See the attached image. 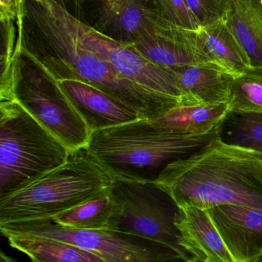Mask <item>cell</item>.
Listing matches in <instances>:
<instances>
[{"mask_svg":"<svg viewBox=\"0 0 262 262\" xmlns=\"http://www.w3.org/2000/svg\"><path fill=\"white\" fill-rule=\"evenodd\" d=\"M156 2L159 13L168 22L185 30H200V26L187 7L185 0H156Z\"/></svg>","mask_w":262,"mask_h":262,"instance_id":"obj_24","label":"cell"},{"mask_svg":"<svg viewBox=\"0 0 262 262\" xmlns=\"http://www.w3.org/2000/svg\"><path fill=\"white\" fill-rule=\"evenodd\" d=\"M58 4L63 7L67 11L74 15L76 17L80 19L82 13L83 0H55Z\"/></svg>","mask_w":262,"mask_h":262,"instance_id":"obj_26","label":"cell"},{"mask_svg":"<svg viewBox=\"0 0 262 262\" xmlns=\"http://www.w3.org/2000/svg\"><path fill=\"white\" fill-rule=\"evenodd\" d=\"M174 225L180 233L179 245L191 262H234L207 209L179 207Z\"/></svg>","mask_w":262,"mask_h":262,"instance_id":"obj_14","label":"cell"},{"mask_svg":"<svg viewBox=\"0 0 262 262\" xmlns=\"http://www.w3.org/2000/svg\"><path fill=\"white\" fill-rule=\"evenodd\" d=\"M70 152L17 100L0 101V199L60 166Z\"/></svg>","mask_w":262,"mask_h":262,"instance_id":"obj_5","label":"cell"},{"mask_svg":"<svg viewBox=\"0 0 262 262\" xmlns=\"http://www.w3.org/2000/svg\"><path fill=\"white\" fill-rule=\"evenodd\" d=\"M27 0H0L1 23L16 22L18 39H24Z\"/></svg>","mask_w":262,"mask_h":262,"instance_id":"obj_25","label":"cell"},{"mask_svg":"<svg viewBox=\"0 0 262 262\" xmlns=\"http://www.w3.org/2000/svg\"><path fill=\"white\" fill-rule=\"evenodd\" d=\"M219 138L262 155V113L230 110L219 125Z\"/></svg>","mask_w":262,"mask_h":262,"instance_id":"obj_20","label":"cell"},{"mask_svg":"<svg viewBox=\"0 0 262 262\" xmlns=\"http://www.w3.org/2000/svg\"><path fill=\"white\" fill-rule=\"evenodd\" d=\"M55 78L91 133L143 119L134 108L84 81Z\"/></svg>","mask_w":262,"mask_h":262,"instance_id":"obj_12","label":"cell"},{"mask_svg":"<svg viewBox=\"0 0 262 262\" xmlns=\"http://www.w3.org/2000/svg\"><path fill=\"white\" fill-rule=\"evenodd\" d=\"M58 23L85 50L108 64L122 77L147 90L179 99L182 93L170 69L153 63L131 44L113 39L61 7L55 0H39Z\"/></svg>","mask_w":262,"mask_h":262,"instance_id":"obj_9","label":"cell"},{"mask_svg":"<svg viewBox=\"0 0 262 262\" xmlns=\"http://www.w3.org/2000/svg\"><path fill=\"white\" fill-rule=\"evenodd\" d=\"M257 262H262V256H260V257H259L258 260H257Z\"/></svg>","mask_w":262,"mask_h":262,"instance_id":"obj_27","label":"cell"},{"mask_svg":"<svg viewBox=\"0 0 262 262\" xmlns=\"http://www.w3.org/2000/svg\"><path fill=\"white\" fill-rule=\"evenodd\" d=\"M229 102L232 111L262 113V69L231 76Z\"/></svg>","mask_w":262,"mask_h":262,"instance_id":"obj_22","label":"cell"},{"mask_svg":"<svg viewBox=\"0 0 262 262\" xmlns=\"http://www.w3.org/2000/svg\"><path fill=\"white\" fill-rule=\"evenodd\" d=\"M197 33L202 51L225 73L237 76L252 68L226 19L202 27Z\"/></svg>","mask_w":262,"mask_h":262,"instance_id":"obj_17","label":"cell"},{"mask_svg":"<svg viewBox=\"0 0 262 262\" xmlns=\"http://www.w3.org/2000/svg\"><path fill=\"white\" fill-rule=\"evenodd\" d=\"M12 248L35 262H104L96 254L52 237L30 234L4 236Z\"/></svg>","mask_w":262,"mask_h":262,"instance_id":"obj_19","label":"cell"},{"mask_svg":"<svg viewBox=\"0 0 262 262\" xmlns=\"http://www.w3.org/2000/svg\"><path fill=\"white\" fill-rule=\"evenodd\" d=\"M234 262H257L262 256V211L224 204L207 209Z\"/></svg>","mask_w":262,"mask_h":262,"instance_id":"obj_11","label":"cell"},{"mask_svg":"<svg viewBox=\"0 0 262 262\" xmlns=\"http://www.w3.org/2000/svg\"><path fill=\"white\" fill-rule=\"evenodd\" d=\"M26 19L50 50L42 60L56 78L84 81L151 119L182 103L179 99L155 93L122 77L111 67L81 46L53 17L39 0H27Z\"/></svg>","mask_w":262,"mask_h":262,"instance_id":"obj_2","label":"cell"},{"mask_svg":"<svg viewBox=\"0 0 262 262\" xmlns=\"http://www.w3.org/2000/svg\"><path fill=\"white\" fill-rule=\"evenodd\" d=\"M161 17L156 0H100L95 28L133 43L149 33Z\"/></svg>","mask_w":262,"mask_h":262,"instance_id":"obj_13","label":"cell"},{"mask_svg":"<svg viewBox=\"0 0 262 262\" xmlns=\"http://www.w3.org/2000/svg\"><path fill=\"white\" fill-rule=\"evenodd\" d=\"M129 44L144 57L165 68L189 64H213L202 51L197 31L178 27L163 17L156 23L148 34Z\"/></svg>","mask_w":262,"mask_h":262,"instance_id":"obj_10","label":"cell"},{"mask_svg":"<svg viewBox=\"0 0 262 262\" xmlns=\"http://www.w3.org/2000/svg\"><path fill=\"white\" fill-rule=\"evenodd\" d=\"M168 69L176 76L182 104L229 102L231 76L217 66L189 64Z\"/></svg>","mask_w":262,"mask_h":262,"instance_id":"obj_15","label":"cell"},{"mask_svg":"<svg viewBox=\"0 0 262 262\" xmlns=\"http://www.w3.org/2000/svg\"><path fill=\"white\" fill-rule=\"evenodd\" d=\"M15 99L70 151L86 146L91 132L58 84L25 44Z\"/></svg>","mask_w":262,"mask_h":262,"instance_id":"obj_7","label":"cell"},{"mask_svg":"<svg viewBox=\"0 0 262 262\" xmlns=\"http://www.w3.org/2000/svg\"><path fill=\"white\" fill-rule=\"evenodd\" d=\"M155 182L179 207L233 204L262 211V155L219 136L167 165Z\"/></svg>","mask_w":262,"mask_h":262,"instance_id":"obj_1","label":"cell"},{"mask_svg":"<svg viewBox=\"0 0 262 262\" xmlns=\"http://www.w3.org/2000/svg\"><path fill=\"white\" fill-rule=\"evenodd\" d=\"M114 202L110 190L52 217L59 225L84 229L110 230Z\"/></svg>","mask_w":262,"mask_h":262,"instance_id":"obj_21","label":"cell"},{"mask_svg":"<svg viewBox=\"0 0 262 262\" xmlns=\"http://www.w3.org/2000/svg\"><path fill=\"white\" fill-rule=\"evenodd\" d=\"M226 22L251 67L262 69V0H232Z\"/></svg>","mask_w":262,"mask_h":262,"instance_id":"obj_18","label":"cell"},{"mask_svg":"<svg viewBox=\"0 0 262 262\" xmlns=\"http://www.w3.org/2000/svg\"><path fill=\"white\" fill-rule=\"evenodd\" d=\"M110 194L114 210L110 230L140 236L176 251L183 261L191 262L179 245L180 233L174 225L179 206L155 182L113 177Z\"/></svg>","mask_w":262,"mask_h":262,"instance_id":"obj_6","label":"cell"},{"mask_svg":"<svg viewBox=\"0 0 262 262\" xmlns=\"http://www.w3.org/2000/svg\"><path fill=\"white\" fill-rule=\"evenodd\" d=\"M231 110L229 102L179 104L148 119L157 128L186 136H203L214 131Z\"/></svg>","mask_w":262,"mask_h":262,"instance_id":"obj_16","label":"cell"},{"mask_svg":"<svg viewBox=\"0 0 262 262\" xmlns=\"http://www.w3.org/2000/svg\"><path fill=\"white\" fill-rule=\"evenodd\" d=\"M219 125L208 134L186 136L140 119L93 132L86 146L113 177L156 182L167 165L219 136Z\"/></svg>","mask_w":262,"mask_h":262,"instance_id":"obj_3","label":"cell"},{"mask_svg":"<svg viewBox=\"0 0 262 262\" xmlns=\"http://www.w3.org/2000/svg\"><path fill=\"white\" fill-rule=\"evenodd\" d=\"M113 180L87 146L73 150L60 166L0 199V225L54 217L110 191Z\"/></svg>","mask_w":262,"mask_h":262,"instance_id":"obj_4","label":"cell"},{"mask_svg":"<svg viewBox=\"0 0 262 262\" xmlns=\"http://www.w3.org/2000/svg\"><path fill=\"white\" fill-rule=\"evenodd\" d=\"M3 236L30 234L67 242L100 257L104 262H157L182 260L166 245L140 236L113 230L84 229L59 225L52 217L0 225Z\"/></svg>","mask_w":262,"mask_h":262,"instance_id":"obj_8","label":"cell"},{"mask_svg":"<svg viewBox=\"0 0 262 262\" xmlns=\"http://www.w3.org/2000/svg\"><path fill=\"white\" fill-rule=\"evenodd\" d=\"M185 2L202 28L226 19L232 0H185Z\"/></svg>","mask_w":262,"mask_h":262,"instance_id":"obj_23","label":"cell"}]
</instances>
